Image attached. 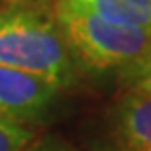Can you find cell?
<instances>
[{
	"label": "cell",
	"instance_id": "1",
	"mask_svg": "<svg viewBox=\"0 0 151 151\" xmlns=\"http://www.w3.org/2000/svg\"><path fill=\"white\" fill-rule=\"evenodd\" d=\"M53 16L71 57L90 71L132 73L151 57L149 29L106 20L75 0H59Z\"/></svg>",
	"mask_w": 151,
	"mask_h": 151
},
{
	"label": "cell",
	"instance_id": "5",
	"mask_svg": "<svg viewBox=\"0 0 151 151\" xmlns=\"http://www.w3.org/2000/svg\"><path fill=\"white\" fill-rule=\"evenodd\" d=\"M106 20L151 32V0H75Z\"/></svg>",
	"mask_w": 151,
	"mask_h": 151
},
{
	"label": "cell",
	"instance_id": "3",
	"mask_svg": "<svg viewBox=\"0 0 151 151\" xmlns=\"http://www.w3.org/2000/svg\"><path fill=\"white\" fill-rule=\"evenodd\" d=\"M57 94V86L34 75L0 65V118L24 122L39 116Z\"/></svg>",
	"mask_w": 151,
	"mask_h": 151
},
{
	"label": "cell",
	"instance_id": "2",
	"mask_svg": "<svg viewBox=\"0 0 151 151\" xmlns=\"http://www.w3.org/2000/svg\"><path fill=\"white\" fill-rule=\"evenodd\" d=\"M0 65L61 86L71 78V53L49 18L28 8L0 10Z\"/></svg>",
	"mask_w": 151,
	"mask_h": 151
},
{
	"label": "cell",
	"instance_id": "4",
	"mask_svg": "<svg viewBox=\"0 0 151 151\" xmlns=\"http://www.w3.org/2000/svg\"><path fill=\"white\" fill-rule=\"evenodd\" d=\"M114 129L124 151H151V92L126 96L116 108Z\"/></svg>",
	"mask_w": 151,
	"mask_h": 151
},
{
	"label": "cell",
	"instance_id": "6",
	"mask_svg": "<svg viewBox=\"0 0 151 151\" xmlns=\"http://www.w3.org/2000/svg\"><path fill=\"white\" fill-rule=\"evenodd\" d=\"M34 139V134L18 122L0 118V151H24Z\"/></svg>",
	"mask_w": 151,
	"mask_h": 151
},
{
	"label": "cell",
	"instance_id": "7",
	"mask_svg": "<svg viewBox=\"0 0 151 151\" xmlns=\"http://www.w3.org/2000/svg\"><path fill=\"white\" fill-rule=\"evenodd\" d=\"M128 77L134 83L135 90H139V92H151V57L143 65H139L132 73H128Z\"/></svg>",
	"mask_w": 151,
	"mask_h": 151
},
{
	"label": "cell",
	"instance_id": "8",
	"mask_svg": "<svg viewBox=\"0 0 151 151\" xmlns=\"http://www.w3.org/2000/svg\"><path fill=\"white\" fill-rule=\"evenodd\" d=\"M24 151H75V149H71L69 145H65V143H61L57 139H45V141H39V143L32 145L29 149H24Z\"/></svg>",
	"mask_w": 151,
	"mask_h": 151
}]
</instances>
